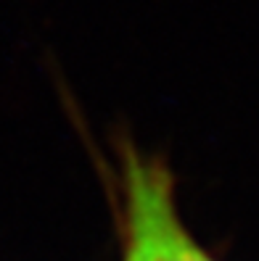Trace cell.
<instances>
[{
  "mask_svg": "<svg viewBox=\"0 0 259 261\" xmlns=\"http://www.w3.org/2000/svg\"><path fill=\"white\" fill-rule=\"evenodd\" d=\"M122 261H217L182 222L172 172L132 148L122 159Z\"/></svg>",
  "mask_w": 259,
  "mask_h": 261,
  "instance_id": "6da1fadb",
  "label": "cell"
}]
</instances>
